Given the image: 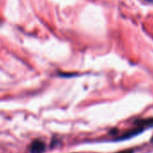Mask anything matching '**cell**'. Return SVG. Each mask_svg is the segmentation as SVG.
Returning <instances> with one entry per match:
<instances>
[{
  "instance_id": "cell-1",
  "label": "cell",
  "mask_w": 153,
  "mask_h": 153,
  "mask_svg": "<svg viewBox=\"0 0 153 153\" xmlns=\"http://www.w3.org/2000/svg\"><path fill=\"white\" fill-rule=\"evenodd\" d=\"M45 150V144L41 140H35L30 146L31 153H42Z\"/></svg>"
},
{
  "instance_id": "cell-2",
  "label": "cell",
  "mask_w": 153,
  "mask_h": 153,
  "mask_svg": "<svg viewBox=\"0 0 153 153\" xmlns=\"http://www.w3.org/2000/svg\"><path fill=\"white\" fill-rule=\"evenodd\" d=\"M118 153H133V151L132 150H124V151H121Z\"/></svg>"
},
{
  "instance_id": "cell-3",
  "label": "cell",
  "mask_w": 153,
  "mask_h": 153,
  "mask_svg": "<svg viewBox=\"0 0 153 153\" xmlns=\"http://www.w3.org/2000/svg\"><path fill=\"white\" fill-rule=\"evenodd\" d=\"M146 1H150V2H151V1H152V0H146Z\"/></svg>"
}]
</instances>
